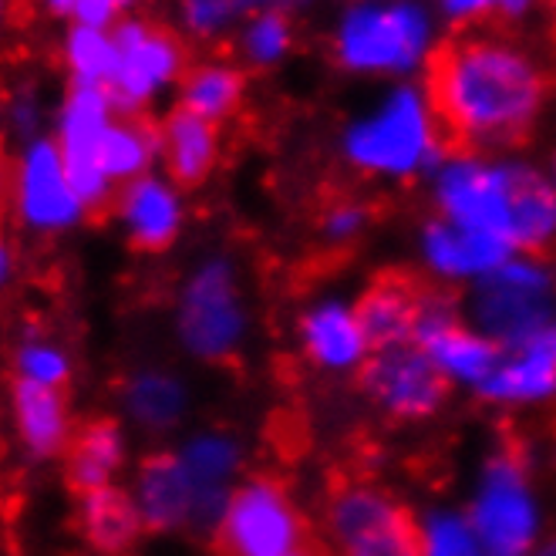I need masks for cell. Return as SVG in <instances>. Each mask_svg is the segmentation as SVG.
Masks as SVG:
<instances>
[{"instance_id": "484cf974", "label": "cell", "mask_w": 556, "mask_h": 556, "mask_svg": "<svg viewBox=\"0 0 556 556\" xmlns=\"http://www.w3.org/2000/svg\"><path fill=\"white\" fill-rule=\"evenodd\" d=\"M301 334L311 362L320 368H351L365 354L368 341L357 314L341 304H317L301 317Z\"/></svg>"}, {"instance_id": "ba28073f", "label": "cell", "mask_w": 556, "mask_h": 556, "mask_svg": "<svg viewBox=\"0 0 556 556\" xmlns=\"http://www.w3.org/2000/svg\"><path fill=\"white\" fill-rule=\"evenodd\" d=\"M472 314L496 341L522 348L556 320V280L540 260H509L479 280Z\"/></svg>"}, {"instance_id": "2e32d148", "label": "cell", "mask_w": 556, "mask_h": 556, "mask_svg": "<svg viewBox=\"0 0 556 556\" xmlns=\"http://www.w3.org/2000/svg\"><path fill=\"white\" fill-rule=\"evenodd\" d=\"M509 179V243L533 256L556 250V182L527 159L506 155Z\"/></svg>"}, {"instance_id": "836d02e7", "label": "cell", "mask_w": 556, "mask_h": 556, "mask_svg": "<svg viewBox=\"0 0 556 556\" xmlns=\"http://www.w3.org/2000/svg\"><path fill=\"white\" fill-rule=\"evenodd\" d=\"M425 556H482V549L463 516L439 513L425 522Z\"/></svg>"}, {"instance_id": "6da1fadb", "label": "cell", "mask_w": 556, "mask_h": 556, "mask_svg": "<svg viewBox=\"0 0 556 556\" xmlns=\"http://www.w3.org/2000/svg\"><path fill=\"white\" fill-rule=\"evenodd\" d=\"M448 152L522 149L549 112L556 75L516 27L476 24L445 35L421 78Z\"/></svg>"}, {"instance_id": "f1b7e54d", "label": "cell", "mask_w": 556, "mask_h": 556, "mask_svg": "<svg viewBox=\"0 0 556 556\" xmlns=\"http://www.w3.org/2000/svg\"><path fill=\"white\" fill-rule=\"evenodd\" d=\"M298 30L290 11H260L243 21L237 30V61L250 72H274L290 58Z\"/></svg>"}, {"instance_id": "83f0119b", "label": "cell", "mask_w": 556, "mask_h": 556, "mask_svg": "<svg viewBox=\"0 0 556 556\" xmlns=\"http://www.w3.org/2000/svg\"><path fill=\"white\" fill-rule=\"evenodd\" d=\"M479 391L485 399H500V402L546 399L556 391V357L536 344H522Z\"/></svg>"}, {"instance_id": "8d00e7d4", "label": "cell", "mask_w": 556, "mask_h": 556, "mask_svg": "<svg viewBox=\"0 0 556 556\" xmlns=\"http://www.w3.org/2000/svg\"><path fill=\"white\" fill-rule=\"evenodd\" d=\"M125 11L118 8V0H78L72 24L94 27V30H115Z\"/></svg>"}, {"instance_id": "f546056e", "label": "cell", "mask_w": 556, "mask_h": 556, "mask_svg": "<svg viewBox=\"0 0 556 556\" xmlns=\"http://www.w3.org/2000/svg\"><path fill=\"white\" fill-rule=\"evenodd\" d=\"M125 408L146 429H169L186 408V391L169 375L142 371L125 384Z\"/></svg>"}, {"instance_id": "cb8c5ba5", "label": "cell", "mask_w": 556, "mask_h": 556, "mask_svg": "<svg viewBox=\"0 0 556 556\" xmlns=\"http://www.w3.org/2000/svg\"><path fill=\"white\" fill-rule=\"evenodd\" d=\"M14 415L24 445L35 455H54L68 448V412H64L61 388L41 384L35 378L14 381Z\"/></svg>"}, {"instance_id": "74e56055", "label": "cell", "mask_w": 556, "mask_h": 556, "mask_svg": "<svg viewBox=\"0 0 556 556\" xmlns=\"http://www.w3.org/2000/svg\"><path fill=\"white\" fill-rule=\"evenodd\" d=\"M41 11L54 21H72L75 17V4L78 0H38Z\"/></svg>"}, {"instance_id": "8fae6325", "label": "cell", "mask_w": 556, "mask_h": 556, "mask_svg": "<svg viewBox=\"0 0 556 556\" xmlns=\"http://www.w3.org/2000/svg\"><path fill=\"white\" fill-rule=\"evenodd\" d=\"M432 195L442 219L509 243L506 155L448 152L442 166L432 173Z\"/></svg>"}, {"instance_id": "e0dca14e", "label": "cell", "mask_w": 556, "mask_h": 556, "mask_svg": "<svg viewBox=\"0 0 556 556\" xmlns=\"http://www.w3.org/2000/svg\"><path fill=\"white\" fill-rule=\"evenodd\" d=\"M115 213L122 216L132 247L142 253L169 250L182 226V203L176 182H166L152 173L118 189Z\"/></svg>"}, {"instance_id": "4fadbf2b", "label": "cell", "mask_w": 556, "mask_h": 556, "mask_svg": "<svg viewBox=\"0 0 556 556\" xmlns=\"http://www.w3.org/2000/svg\"><path fill=\"white\" fill-rule=\"evenodd\" d=\"M11 203L17 223L35 233H58L75 226L88 216L85 203L64 169V155L58 139L41 136L35 142H24L14 159V179H11Z\"/></svg>"}, {"instance_id": "ab89813d", "label": "cell", "mask_w": 556, "mask_h": 556, "mask_svg": "<svg viewBox=\"0 0 556 556\" xmlns=\"http://www.w3.org/2000/svg\"><path fill=\"white\" fill-rule=\"evenodd\" d=\"M307 4H314V0H283V8H287V11H304Z\"/></svg>"}, {"instance_id": "7402d4cb", "label": "cell", "mask_w": 556, "mask_h": 556, "mask_svg": "<svg viewBox=\"0 0 556 556\" xmlns=\"http://www.w3.org/2000/svg\"><path fill=\"white\" fill-rule=\"evenodd\" d=\"M125 442L122 429L112 418H88L68 439L64 448V476H68V489L75 496L105 489L112 472L122 466Z\"/></svg>"}, {"instance_id": "5b68a950", "label": "cell", "mask_w": 556, "mask_h": 556, "mask_svg": "<svg viewBox=\"0 0 556 556\" xmlns=\"http://www.w3.org/2000/svg\"><path fill=\"white\" fill-rule=\"evenodd\" d=\"M118 45V72L109 85L118 115H149L162 94L182 85L189 72V41L179 30L125 14L112 30Z\"/></svg>"}, {"instance_id": "d6986e66", "label": "cell", "mask_w": 556, "mask_h": 556, "mask_svg": "<svg viewBox=\"0 0 556 556\" xmlns=\"http://www.w3.org/2000/svg\"><path fill=\"white\" fill-rule=\"evenodd\" d=\"M159 128H162V162H166L169 182L182 189L206 182L219 162V125L176 105L159 122Z\"/></svg>"}, {"instance_id": "277c9868", "label": "cell", "mask_w": 556, "mask_h": 556, "mask_svg": "<svg viewBox=\"0 0 556 556\" xmlns=\"http://www.w3.org/2000/svg\"><path fill=\"white\" fill-rule=\"evenodd\" d=\"M324 522L341 556H425V530L415 513L365 469L327 476Z\"/></svg>"}, {"instance_id": "60d3db41", "label": "cell", "mask_w": 556, "mask_h": 556, "mask_svg": "<svg viewBox=\"0 0 556 556\" xmlns=\"http://www.w3.org/2000/svg\"><path fill=\"white\" fill-rule=\"evenodd\" d=\"M139 4H142V0H118V8H122L125 14H132V11H136Z\"/></svg>"}, {"instance_id": "7a4b0ae2", "label": "cell", "mask_w": 556, "mask_h": 556, "mask_svg": "<svg viewBox=\"0 0 556 556\" xmlns=\"http://www.w3.org/2000/svg\"><path fill=\"white\" fill-rule=\"evenodd\" d=\"M439 21L425 0H351L338 11L327 48L338 68L354 78L412 81L425 78L445 41Z\"/></svg>"}, {"instance_id": "3957f363", "label": "cell", "mask_w": 556, "mask_h": 556, "mask_svg": "<svg viewBox=\"0 0 556 556\" xmlns=\"http://www.w3.org/2000/svg\"><path fill=\"white\" fill-rule=\"evenodd\" d=\"M344 166L371 179H415L435 173L445 155V136L425 85L395 81L378 102L354 115L338 139Z\"/></svg>"}, {"instance_id": "4316f807", "label": "cell", "mask_w": 556, "mask_h": 556, "mask_svg": "<svg viewBox=\"0 0 556 556\" xmlns=\"http://www.w3.org/2000/svg\"><path fill=\"white\" fill-rule=\"evenodd\" d=\"M58 58L75 88H109L118 72V45L112 30L72 24L61 35Z\"/></svg>"}, {"instance_id": "7bdbcfd3", "label": "cell", "mask_w": 556, "mask_h": 556, "mask_svg": "<svg viewBox=\"0 0 556 556\" xmlns=\"http://www.w3.org/2000/svg\"><path fill=\"white\" fill-rule=\"evenodd\" d=\"M540 556H556V543H549V546H546V549H543Z\"/></svg>"}, {"instance_id": "ac0fdd59", "label": "cell", "mask_w": 556, "mask_h": 556, "mask_svg": "<svg viewBox=\"0 0 556 556\" xmlns=\"http://www.w3.org/2000/svg\"><path fill=\"white\" fill-rule=\"evenodd\" d=\"M509 243L489 233L466 230L448 219H429L421 230V253L425 260L442 270L445 277H485L509 264Z\"/></svg>"}, {"instance_id": "d4e9b609", "label": "cell", "mask_w": 556, "mask_h": 556, "mask_svg": "<svg viewBox=\"0 0 556 556\" xmlns=\"http://www.w3.org/2000/svg\"><path fill=\"white\" fill-rule=\"evenodd\" d=\"M162 159V128L159 122H152L149 115H115V122L109 125L102 152H98V162H102L105 176L118 186H128L142 176H149L152 162Z\"/></svg>"}, {"instance_id": "d6a6232c", "label": "cell", "mask_w": 556, "mask_h": 556, "mask_svg": "<svg viewBox=\"0 0 556 556\" xmlns=\"http://www.w3.org/2000/svg\"><path fill=\"white\" fill-rule=\"evenodd\" d=\"M371 216H375L371 203L357 200V195H334V200L324 203V210L317 213V230L334 247V253H344V247L371 226Z\"/></svg>"}, {"instance_id": "1f68e13d", "label": "cell", "mask_w": 556, "mask_h": 556, "mask_svg": "<svg viewBox=\"0 0 556 556\" xmlns=\"http://www.w3.org/2000/svg\"><path fill=\"white\" fill-rule=\"evenodd\" d=\"M182 466L203 489H226V479L237 472L240 448L223 435H200L182 448Z\"/></svg>"}, {"instance_id": "5bb4252c", "label": "cell", "mask_w": 556, "mask_h": 556, "mask_svg": "<svg viewBox=\"0 0 556 556\" xmlns=\"http://www.w3.org/2000/svg\"><path fill=\"white\" fill-rule=\"evenodd\" d=\"M179 338L206 362H226L237 351L243 338V311L226 260H210L186 283L179 304Z\"/></svg>"}, {"instance_id": "9a60e30c", "label": "cell", "mask_w": 556, "mask_h": 556, "mask_svg": "<svg viewBox=\"0 0 556 556\" xmlns=\"http://www.w3.org/2000/svg\"><path fill=\"white\" fill-rule=\"evenodd\" d=\"M226 489H203L173 452H152L139 469V509L149 530L213 527L226 513Z\"/></svg>"}, {"instance_id": "603a6c76", "label": "cell", "mask_w": 556, "mask_h": 556, "mask_svg": "<svg viewBox=\"0 0 556 556\" xmlns=\"http://www.w3.org/2000/svg\"><path fill=\"white\" fill-rule=\"evenodd\" d=\"M78 533L94 553L125 556L142 533V509L122 489H94L78 496Z\"/></svg>"}, {"instance_id": "d590c367", "label": "cell", "mask_w": 556, "mask_h": 556, "mask_svg": "<svg viewBox=\"0 0 556 556\" xmlns=\"http://www.w3.org/2000/svg\"><path fill=\"white\" fill-rule=\"evenodd\" d=\"M17 371L24 378H35L51 388L68 384V362H64L61 351H54L48 344H24L17 351Z\"/></svg>"}, {"instance_id": "4dcf8cb0", "label": "cell", "mask_w": 556, "mask_h": 556, "mask_svg": "<svg viewBox=\"0 0 556 556\" xmlns=\"http://www.w3.org/2000/svg\"><path fill=\"white\" fill-rule=\"evenodd\" d=\"M243 0H176V30L192 45H219L247 21Z\"/></svg>"}, {"instance_id": "9c48e42d", "label": "cell", "mask_w": 556, "mask_h": 556, "mask_svg": "<svg viewBox=\"0 0 556 556\" xmlns=\"http://www.w3.org/2000/svg\"><path fill=\"white\" fill-rule=\"evenodd\" d=\"M115 105L109 88H68L61 98V109L54 118L58 149L64 155V169L78 192V200L91 216H105L115 210V182L105 176L98 152H102L109 125L115 122Z\"/></svg>"}, {"instance_id": "8992f818", "label": "cell", "mask_w": 556, "mask_h": 556, "mask_svg": "<svg viewBox=\"0 0 556 556\" xmlns=\"http://www.w3.org/2000/svg\"><path fill=\"white\" fill-rule=\"evenodd\" d=\"M472 530L489 556H527L536 536V503L530 493V452L513 429L503 432L485 463Z\"/></svg>"}, {"instance_id": "ee69618b", "label": "cell", "mask_w": 556, "mask_h": 556, "mask_svg": "<svg viewBox=\"0 0 556 556\" xmlns=\"http://www.w3.org/2000/svg\"><path fill=\"white\" fill-rule=\"evenodd\" d=\"M549 8H553V21H556V0H549Z\"/></svg>"}, {"instance_id": "7c38bea8", "label": "cell", "mask_w": 556, "mask_h": 556, "mask_svg": "<svg viewBox=\"0 0 556 556\" xmlns=\"http://www.w3.org/2000/svg\"><path fill=\"white\" fill-rule=\"evenodd\" d=\"M357 384L388 418L399 421L435 415L448 395L445 371L415 341L371 351L362 371H357Z\"/></svg>"}, {"instance_id": "ffe728a7", "label": "cell", "mask_w": 556, "mask_h": 556, "mask_svg": "<svg viewBox=\"0 0 556 556\" xmlns=\"http://www.w3.org/2000/svg\"><path fill=\"white\" fill-rule=\"evenodd\" d=\"M418 344L432 354V362L452 375V378H463L469 384H485L500 371V365L506 362L503 357V348L489 338H479L472 331L459 324V314H445V317H435L421 327L418 334Z\"/></svg>"}, {"instance_id": "b9f144b4", "label": "cell", "mask_w": 556, "mask_h": 556, "mask_svg": "<svg viewBox=\"0 0 556 556\" xmlns=\"http://www.w3.org/2000/svg\"><path fill=\"white\" fill-rule=\"evenodd\" d=\"M549 176H553V182H556V149H553V159H549Z\"/></svg>"}, {"instance_id": "30bf717a", "label": "cell", "mask_w": 556, "mask_h": 556, "mask_svg": "<svg viewBox=\"0 0 556 556\" xmlns=\"http://www.w3.org/2000/svg\"><path fill=\"white\" fill-rule=\"evenodd\" d=\"M354 314L365 331L368 348L381 351V348L412 344V341L418 344L425 324L445 314H455V298L448 287L429 277L391 267L371 277Z\"/></svg>"}, {"instance_id": "f35d334b", "label": "cell", "mask_w": 556, "mask_h": 556, "mask_svg": "<svg viewBox=\"0 0 556 556\" xmlns=\"http://www.w3.org/2000/svg\"><path fill=\"white\" fill-rule=\"evenodd\" d=\"M243 8H247V14H260V11H287L283 8V0H243Z\"/></svg>"}, {"instance_id": "52a82bcc", "label": "cell", "mask_w": 556, "mask_h": 556, "mask_svg": "<svg viewBox=\"0 0 556 556\" xmlns=\"http://www.w3.org/2000/svg\"><path fill=\"white\" fill-rule=\"evenodd\" d=\"M317 540L287 489L270 476H256L226 503L213 549L216 556H290Z\"/></svg>"}, {"instance_id": "44dd1931", "label": "cell", "mask_w": 556, "mask_h": 556, "mask_svg": "<svg viewBox=\"0 0 556 556\" xmlns=\"http://www.w3.org/2000/svg\"><path fill=\"white\" fill-rule=\"evenodd\" d=\"M247 88H250V75L237 58H203L189 64L176 105L219 125L243 109Z\"/></svg>"}, {"instance_id": "e575fe53", "label": "cell", "mask_w": 556, "mask_h": 556, "mask_svg": "<svg viewBox=\"0 0 556 556\" xmlns=\"http://www.w3.org/2000/svg\"><path fill=\"white\" fill-rule=\"evenodd\" d=\"M8 122H11V132L21 142H35L41 139V128H45V94L35 81H21L11 91V102H8Z\"/></svg>"}]
</instances>
